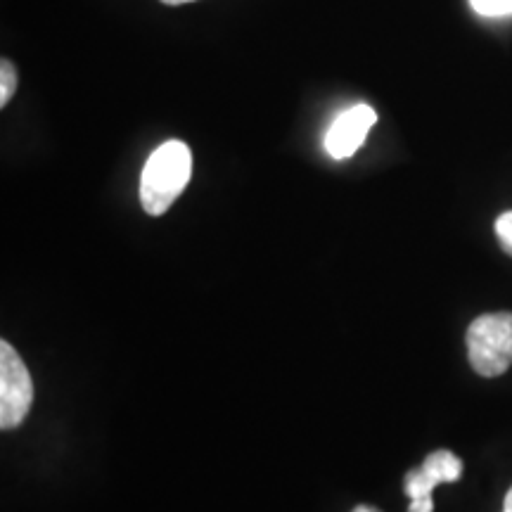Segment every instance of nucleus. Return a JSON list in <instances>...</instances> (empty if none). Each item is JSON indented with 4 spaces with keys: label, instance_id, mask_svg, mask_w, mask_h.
<instances>
[{
    "label": "nucleus",
    "instance_id": "39448f33",
    "mask_svg": "<svg viewBox=\"0 0 512 512\" xmlns=\"http://www.w3.org/2000/svg\"><path fill=\"white\" fill-rule=\"evenodd\" d=\"M377 114L370 105H356L342 112L325 136V150L332 159H347L366 143L370 128L375 126Z\"/></svg>",
    "mask_w": 512,
    "mask_h": 512
},
{
    "label": "nucleus",
    "instance_id": "0eeeda50",
    "mask_svg": "<svg viewBox=\"0 0 512 512\" xmlns=\"http://www.w3.org/2000/svg\"><path fill=\"white\" fill-rule=\"evenodd\" d=\"M472 10L482 17H508L512 15V0H470Z\"/></svg>",
    "mask_w": 512,
    "mask_h": 512
},
{
    "label": "nucleus",
    "instance_id": "9b49d317",
    "mask_svg": "<svg viewBox=\"0 0 512 512\" xmlns=\"http://www.w3.org/2000/svg\"><path fill=\"white\" fill-rule=\"evenodd\" d=\"M164 5H183V3H192V0H162Z\"/></svg>",
    "mask_w": 512,
    "mask_h": 512
},
{
    "label": "nucleus",
    "instance_id": "423d86ee",
    "mask_svg": "<svg viewBox=\"0 0 512 512\" xmlns=\"http://www.w3.org/2000/svg\"><path fill=\"white\" fill-rule=\"evenodd\" d=\"M17 91V69L10 60L0 62V107H8Z\"/></svg>",
    "mask_w": 512,
    "mask_h": 512
},
{
    "label": "nucleus",
    "instance_id": "1a4fd4ad",
    "mask_svg": "<svg viewBox=\"0 0 512 512\" xmlns=\"http://www.w3.org/2000/svg\"><path fill=\"white\" fill-rule=\"evenodd\" d=\"M503 512H512V489L508 491V496H505V503H503Z\"/></svg>",
    "mask_w": 512,
    "mask_h": 512
},
{
    "label": "nucleus",
    "instance_id": "f257e3e1",
    "mask_svg": "<svg viewBox=\"0 0 512 512\" xmlns=\"http://www.w3.org/2000/svg\"><path fill=\"white\" fill-rule=\"evenodd\" d=\"M192 174L190 147L181 140H169L152 152L140 174V204L150 216L169 211Z\"/></svg>",
    "mask_w": 512,
    "mask_h": 512
},
{
    "label": "nucleus",
    "instance_id": "6e6552de",
    "mask_svg": "<svg viewBox=\"0 0 512 512\" xmlns=\"http://www.w3.org/2000/svg\"><path fill=\"white\" fill-rule=\"evenodd\" d=\"M496 235L501 247L512 256V211H505L496 219Z\"/></svg>",
    "mask_w": 512,
    "mask_h": 512
},
{
    "label": "nucleus",
    "instance_id": "7ed1b4c3",
    "mask_svg": "<svg viewBox=\"0 0 512 512\" xmlns=\"http://www.w3.org/2000/svg\"><path fill=\"white\" fill-rule=\"evenodd\" d=\"M34 403V382L29 368L10 342H0V427L15 430L27 418Z\"/></svg>",
    "mask_w": 512,
    "mask_h": 512
},
{
    "label": "nucleus",
    "instance_id": "f03ea898",
    "mask_svg": "<svg viewBox=\"0 0 512 512\" xmlns=\"http://www.w3.org/2000/svg\"><path fill=\"white\" fill-rule=\"evenodd\" d=\"M467 354L482 377H498L512 366V313H484L467 328Z\"/></svg>",
    "mask_w": 512,
    "mask_h": 512
},
{
    "label": "nucleus",
    "instance_id": "9d476101",
    "mask_svg": "<svg viewBox=\"0 0 512 512\" xmlns=\"http://www.w3.org/2000/svg\"><path fill=\"white\" fill-rule=\"evenodd\" d=\"M354 512H380L377 508H370V505H358Z\"/></svg>",
    "mask_w": 512,
    "mask_h": 512
},
{
    "label": "nucleus",
    "instance_id": "20e7f679",
    "mask_svg": "<svg viewBox=\"0 0 512 512\" xmlns=\"http://www.w3.org/2000/svg\"><path fill=\"white\" fill-rule=\"evenodd\" d=\"M463 475V463L456 453L434 451L425 458L418 470H411L403 479V491L411 498L408 512H434L432 491L439 484L458 482Z\"/></svg>",
    "mask_w": 512,
    "mask_h": 512
}]
</instances>
